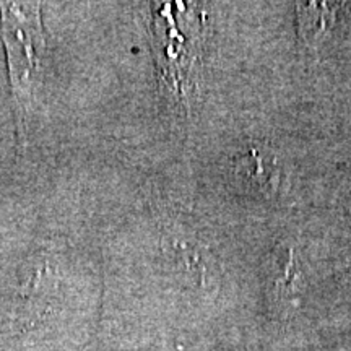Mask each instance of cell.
Masks as SVG:
<instances>
[{"label":"cell","mask_w":351,"mask_h":351,"mask_svg":"<svg viewBox=\"0 0 351 351\" xmlns=\"http://www.w3.org/2000/svg\"><path fill=\"white\" fill-rule=\"evenodd\" d=\"M234 176L247 194L267 195L278 186V163L269 148L254 145L236 158Z\"/></svg>","instance_id":"obj_2"},{"label":"cell","mask_w":351,"mask_h":351,"mask_svg":"<svg viewBox=\"0 0 351 351\" xmlns=\"http://www.w3.org/2000/svg\"><path fill=\"white\" fill-rule=\"evenodd\" d=\"M276 278L275 291L278 295H291L298 288V282L301 278V271L298 269V261L291 249H283L276 252Z\"/></svg>","instance_id":"obj_4"},{"label":"cell","mask_w":351,"mask_h":351,"mask_svg":"<svg viewBox=\"0 0 351 351\" xmlns=\"http://www.w3.org/2000/svg\"><path fill=\"white\" fill-rule=\"evenodd\" d=\"M340 3L330 2H306L298 3V26L301 38L307 44L322 41L328 29L335 25Z\"/></svg>","instance_id":"obj_3"},{"label":"cell","mask_w":351,"mask_h":351,"mask_svg":"<svg viewBox=\"0 0 351 351\" xmlns=\"http://www.w3.org/2000/svg\"><path fill=\"white\" fill-rule=\"evenodd\" d=\"M2 39L10 69V82L20 122L43 85L46 38L39 3L2 2Z\"/></svg>","instance_id":"obj_1"}]
</instances>
